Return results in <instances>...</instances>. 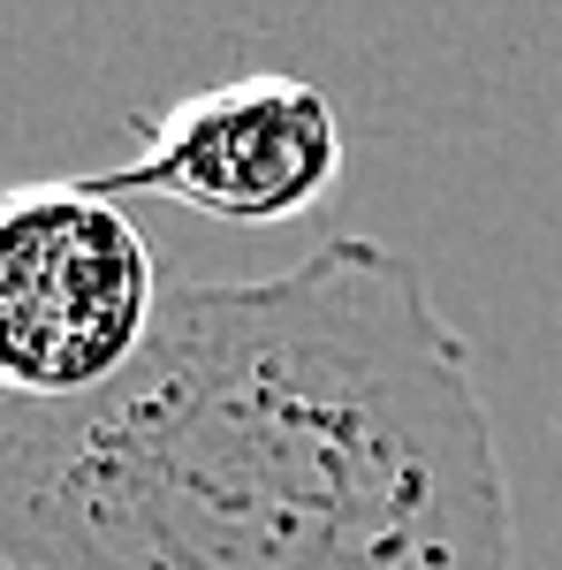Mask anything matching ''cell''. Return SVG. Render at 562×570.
Returning <instances> with one entry per match:
<instances>
[{
    "label": "cell",
    "mask_w": 562,
    "mask_h": 570,
    "mask_svg": "<svg viewBox=\"0 0 562 570\" xmlns=\"http://www.w3.org/2000/svg\"><path fill=\"white\" fill-rule=\"evenodd\" d=\"M0 570H517L472 343L373 236L168 289L107 389L0 395Z\"/></svg>",
    "instance_id": "obj_1"
},
{
    "label": "cell",
    "mask_w": 562,
    "mask_h": 570,
    "mask_svg": "<svg viewBox=\"0 0 562 570\" xmlns=\"http://www.w3.org/2000/svg\"><path fill=\"white\" fill-rule=\"evenodd\" d=\"M168 305L160 252L99 176L0 190V395L77 403L107 389Z\"/></svg>",
    "instance_id": "obj_2"
},
{
    "label": "cell",
    "mask_w": 562,
    "mask_h": 570,
    "mask_svg": "<svg viewBox=\"0 0 562 570\" xmlns=\"http://www.w3.org/2000/svg\"><path fill=\"white\" fill-rule=\"evenodd\" d=\"M115 198H168L228 228H282L335 198L343 115L289 69L183 91L168 115L137 122V160L107 168Z\"/></svg>",
    "instance_id": "obj_3"
}]
</instances>
